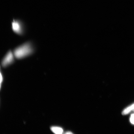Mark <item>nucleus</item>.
<instances>
[{
	"instance_id": "1",
	"label": "nucleus",
	"mask_w": 134,
	"mask_h": 134,
	"mask_svg": "<svg viewBox=\"0 0 134 134\" xmlns=\"http://www.w3.org/2000/svg\"><path fill=\"white\" fill-rule=\"evenodd\" d=\"M33 51L30 44L28 43L16 49L13 53L16 58L20 59L32 53Z\"/></svg>"
},
{
	"instance_id": "2",
	"label": "nucleus",
	"mask_w": 134,
	"mask_h": 134,
	"mask_svg": "<svg viewBox=\"0 0 134 134\" xmlns=\"http://www.w3.org/2000/svg\"><path fill=\"white\" fill-rule=\"evenodd\" d=\"M14 53L11 51H9L3 59L2 64L3 67H5L13 62L14 60Z\"/></svg>"
},
{
	"instance_id": "3",
	"label": "nucleus",
	"mask_w": 134,
	"mask_h": 134,
	"mask_svg": "<svg viewBox=\"0 0 134 134\" xmlns=\"http://www.w3.org/2000/svg\"><path fill=\"white\" fill-rule=\"evenodd\" d=\"M12 28L15 32L18 34L23 33V26L20 22L14 20L12 23Z\"/></svg>"
},
{
	"instance_id": "4",
	"label": "nucleus",
	"mask_w": 134,
	"mask_h": 134,
	"mask_svg": "<svg viewBox=\"0 0 134 134\" xmlns=\"http://www.w3.org/2000/svg\"><path fill=\"white\" fill-rule=\"evenodd\" d=\"M51 130L53 133L56 134H61L64 132V130L61 128L57 126H52Z\"/></svg>"
},
{
	"instance_id": "5",
	"label": "nucleus",
	"mask_w": 134,
	"mask_h": 134,
	"mask_svg": "<svg viewBox=\"0 0 134 134\" xmlns=\"http://www.w3.org/2000/svg\"><path fill=\"white\" fill-rule=\"evenodd\" d=\"M134 109V104L131 105L130 106L128 107V108H126L125 110H124V111H123L122 114L125 115L128 114L132 110H133Z\"/></svg>"
},
{
	"instance_id": "6",
	"label": "nucleus",
	"mask_w": 134,
	"mask_h": 134,
	"mask_svg": "<svg viewBox=\"0 0 134 134\" xmlns=\"http://www.w3.org/2000/svg\"><path fill=\"white\" fill-rule=\"evenodd\" d=\"M130 121L132 124H134V114H132L131 116Z\"/></svg>"
},
{
	"instance_id": "7",
	"label": "nucleus",
	"mask_w": 134,
	"mask_h": 134,
	"mask_svg": "<svg viewBox=\"0 0 134 134\" xmlns=\"http://www.w3.org/2000/svg\"><path fill=\"white\" fill-rule=\"evenodd\" d=\"M3 81V77L2 76V74L1 73V83Z\"/></svg>"
},
{
	"instance_id": "8",
	"label": "nucleus",
	"mask_w": 134,
	"mask_h": 134,
	"mask_svg": "<svg viewBox=\"0 0 134 134\" xmlns=\"http://www.w3.org/2000/svg\"><path fill=\"white\" fill-rule=\"evenodd\" d=\"M72 133H72V132H66V133H65V134H72Z\"/></svg>"
},
{
	"instance_id": "9",
	"label": "nucleus",
	"mask_w": 134,
	"mask_h": 134,
	"mask_svg": "<svg viewBox=\"0 0 134 134\" xmlns=\"http://www.w3.org/2000/svg\"></svg>"
}]
</instances>
